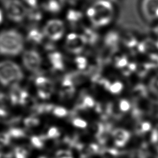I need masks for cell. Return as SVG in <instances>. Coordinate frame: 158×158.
Wrapping results in <instances>:
<instances>
[{
	"label": "cell",
	"instance_id": "1",
	"mask_svg": "<svg viewBox=\"0 0 158 158\" xmlns=\"http://www.w3.org/2000/svg\"><path fill=\"white\" fill-rule=\"evenodd\" d=\"M24 47L23 35L14 29L0 32V54L15 56L21 53Z\"/></svg>",
	"mask_w": 158,
	"mask_h": 158
},
{
	"label": "cell",
	"instance_id": "2",
	"mask_svg": "<svg viewBox=\"0 0 158 158\" xmlns=\"http://www.w3.org/2000/svg\"><path fill=\"white\" fill-rule=\"evenodd\" d=\"M114 7L107 0H98L86 10V15L91 23L96 27L108 25L112 20Z\"/></svg>",
	"mask_w": 158,
	"mask_h": 158
},
{
	"label": "cell",
	"instance_id": "3",
	"mask_svg": "<svg viewBox=\"0 0 158 158\" xmlns=\"http://www.w3.org/2000/svg\"><path fill=\"white\" fill-rule=\"evenodd\" d=\"M23 78L19 65L11 60L0 61V83L4 85H15Z\"/></svg>",
	"mask_w": 158,
	"mask_h": 158
},
{
	"label": "cell",
	"instance_id": "4",
	"mask_svg": "<svg viewBox=\"0 0 158 158\" xmlns=\"http://www.w3.org/2000/svg\"><path fill=\"white\" fill-rule=\"evenodd\" d=\"M4 7L7 17L14 22L23 21L27 15L28 9L20 0H5Z\"/></svg>",
	"mask_w": 158,
	"mask_h": 158
},
{
	"label": "cell",
	"instance_id": "5",
	"mask_svg": "<svg viewBox=\"0 0 158 158\" xmlns=\"http://www.w3.org/2000/svg\"><path fill=\"white\" fill-rule=\"evenodd\" d=\"M43 31L44 36L49 40L56 41L63 36L65 32V26L61 20L51 19L46 23Z\"/></svg>",
	"mask_w": 158,
	"mask_h": 158
},
{
	"label": "cell",
	"instance_id": "6",
	"mask_svg": "<svg viewBox=\"0 0 158 158\" xmlns=\"http://www.w3.org/2000/svg\"><path fill=\"white\" fill-rule=\"evenodd\" d=\"M86 41L82 34L71 33L67 35L65 41V48L72 54H80L84 49Z\"/></svg>",
	"mask_w": 158,
	"mask_h": 158
},
{
	"label": "cell",
	"instance_id": "7",
	"mask_svg": "<svg viewBox=\"0 0 158 158\" xmlns=\"http://www.w3.org/2000/svg\"><path fill=\"white\" fill-rule=\"evenodd\" d=\"M22 62L28 70L35 72L40 70L42 63V58L37 51L28 49L22 54Z\"/></svg>",
	"mask_w": 158,
	"mask_h": 158
},
{
	"label": "cell",
	"instance_id": "8",
	"mask_svg": "<svg viewBox=\"0 0 158 158\" xmlns=\"http://www.w3.org/2000/svg\"><path fill=\"white\" fill-rule=\"evenodd\" d=\"M141 10L143 16L148 21L156 20V13L158 10V0H142Z\"/></svg>",
	"mask_w": 158,
	"mask_h": 158
},
{
	"label": "cell",
	"instance_id": "9",
	"mask_svg": "<svg viewBox=\"0 0 158 158\" xmlns=\"http://www.w3.org/2000/svg\"><path fill=\"white\" fill-rule=\"evenodd\" d=\"M44 36H45L43 31L36 27H33L28 31L27 38L30 43L38 44L42 43Z\"/></svg>",
	"mask_w": 158,
	"mask_h": 158
},
{
	"label": "cell",
	"instance_id": "10",
	"mask_svg": "<svg viewBox=\"0 0 158 158\" xmlns=\"http://www.w3.org/2000/svg\"><path fill=\"white\" fill-rule=\"evenodd\" d=\"M43 7L45 10L56 14L60 11L62 8L61 0H47L43 4Z\"/></svg>",
	"mask_w": 158,
	"mask_h": 158
},
{
	"label": "cell",
	"instance_id": "11",
	"mask_svg": "<svg viewBox=\"0 0 158 158\" xmlns=\"http://www.w3.org/2000/svg\"><path fill=\"white\" fill-rule=\"evenodd\" d=\"M48 59L52 65L56 68H61L63 66L64 57L58 51H52L48 54Z\"/></svg>",
	"mask_w": 158,
	"mask_h": 158
},
{
	"label": "cell",
	"instance_id": "12",
	"mask_svg": "<svg viewBox=\"0 0 158 158\" xmlns=\"http://www.w3.org/2000/svg\"><path fill=\"white\" fill-rule=\"evenodd\" d=\"M67 20L72 24L78 23L83 18V14L78 10L69 9L66 14Z\"/></svg>",
	"mask_w": 158,
	"mask_h": 158
},
{
	"label": "cell",
	"instance_id": "13",
	"mask_svg": "<svg viewBox=\"0 0 158 158\" xmlns=\"http://www.w3.org/2000/svg\"><path fill=\"white\" fill-rule=\"evenodd\" d=\"M82 35L84 36L87 44H93L98 39V35L93 30L89 28H85Z\"/></svg>",
	"mask_w": 158,
	"mask_h": 158
},
{
	"label": "cell",
	"instance_id": "14",
	"mask_svg": "<svg viewBox=\"0 0 158 158\" xmlns=\"http://www.w3.org/2000/svg\"><path fill=\"white\" fill-rule=\"evenodd\" d=\"M104 44L108 47L112 48L115 46L119 40L118 34L115 31L108 32L104 37Z\"/></svg>",
	"mask_w": 158,
	"mask_h": 158
},
{
	"label": "cell",
	"instance_id": "15",
	"mask_svg": "<svg viewBox=\"0 0 158 158\" xmlns=\"http://www.w3.org/2000/svg\"><path fill=\"white\" fill-rule=\"evenodd\" d=\"M116 143L118 146H123L129 138V134L123 130H118L115 132Z\"/></svg>",
	"mask_w": 158,
	"mask_h": 158
},
{
	"label": "cell",
	"instance_id": "16",
	"mask_svg": "<svg viewBox=\"0 0 158 158\" xmlns=\"http://www.w3.org/2000/svg\"><path fill=\"white\" fill-rule=\"evenodd\" d=\"M31 21H39L42 17V14L40 10L36 9V7H31V10H28L27 15Z\"/></svg>",
	"mask_w": 158,
	"mask_h": 158
},
{
	"label": "cell",
	"instance_id": "17",
	"mask_svg": "<svg viewBox=\"0 0 158 158\" xmlns=\"http://www.w3.org/2000/svg\"><path fill=\"white\" fill-rule=\"evenodd\" d=\"M134 96L136 97H141L144 94V89L143 86L137 87L136 89L134 90Z\"/></svg>",
	"mask_w": 158,
	"mask_h": 158
},
{
	"label": "cell",
	"instance_id": "18",
	"mask_svg": "<svg viewBox=\"0 0 158 158\" xmlns=\"http://www.w3.org/2000/svg\"><path fill=\"white\" fill-rule=\"evenodd\" d=\"M130 108V104L128 101L125 100H122L120 102V109L122 111H127Z\"/></svg>",
	"mask_w": 158,
	"mask_h": 158
},
{
	"label": "cell",
	"instance_id": "19",
	"mask_svg": "<svg viewBox=\"0 0 158 158\" xmlns=\"http://www.w3.org/2000/svg\"><path fill=\"white\" fill-rule=\"evenodd\" d=\"M122 88V85L120 82H117L111 86V91L113 93H118L121 91Z\"/></svg>",
	"mask_w": 158,
	"mask_h": 158
},
{
	"label": "cell",
	"instance_id": "20",
	"mask_svg": "<svg viewBox=\"0 0 158 158\" xmlns=\"http://www.w3.org/2000/svg\"><path fill=\"white\" fill-rule=\"evenodd\" d=\"M127 60L125 57H119V59L116 62L117 66H118L119 67H124L127 65Z\"/></svg>",
	"mask_w": 158,
	"mask_h": 158
},
{
	"label": "cell",
	"instance_id": "21",
	"mask_svg": "<svg viewBox=\"0 0 158 158\" xmlns=\"http://www.w3.org/2000/svg\"><path fill=\"white\" fill-rule=\"evenodd\" d=\"M23 1L31 7H36L38 0H23Z\"/></svg>",
	"mask_w": 158,
	"mask_h": 158
},
{
	"label": "cell",
	"instance_id": "22",
	"mask_svg": "<svg viewBox=\"0 0 158 158\" xmlns=\"http://www.w3.org/2000/svg\"><path fill=\"white\" fill-rule=\"evenodd\" d=\"M141 130L142 131H148L149 130L150 127H151V125L148 123V122H145V123H143L141 124Z\"/></svg>",
	"mask_w": 158,
	"mask_h": 158
},
{
	"label": "cell",
	"instance_id": "23",
	"mask_svg": "<svg viewBox=\"0 0 158 158\" xmlns=\"http://www.w3.org/2000/svg\"><path fill=\"white\" fill-rule=\"evenodd\" d=\"M2 20H3V14L1 10L0 9V24L2 22Z\"/></svg>",
	"mask_w": 158,
	"mask_h": 158
},
{
	"label": "cell",
	"instance_id": "24",
	"mask_svg": "<svg viewBox=\"0 0 158 158\" xmlns=\"http://www.w3.org/2000/svg\"><path fill=\"white\" fill-rule=\"evenodd\" d=\"M155 31H156V33L158 35V26L156 28V29H155Z\"/></svg>",
	"mask_w": 158,
	"mask_h": 158
},
{
	"label": "cell",
	"instance_id": "25",
	"mask_svg": "<svg viewBox=\"0 0 158 158\" xmlns=\"http://www.w3.org/2000/svg\"><path fill=\"white\" fill-rule=\"evenodd\" d=\"M4 1H5V0H4Z\"/></svg>",
	"mask_w": 158,
	"mask_h": 158
}]
</instances>
